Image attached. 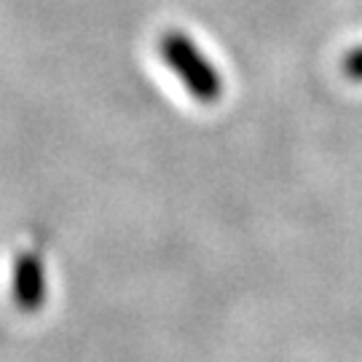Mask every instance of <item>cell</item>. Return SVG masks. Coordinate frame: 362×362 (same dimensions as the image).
<instances>
[{"mask_svg":"<svg viewBox=\"0 0 362 362\" xmlns=\"http://www.w3.org/2000/svg\"><path fill=\"white\" fill-rule=\"evenodd\" d=\"M158 54L169 65V70L177 76V81L191 91V97H194L196 103H218L220 94H223L220 73L185 33H180V30L164 33L161 40H158Z\"/></svg>","mask_w":362,"mask_h":362,"instance_id":"cell-1","label":"cell"},{"mask_svg":"<svg viewBox=\"0 0 362 362\" xmlns=\"http://www.w3.org/2000/svg\"><path fill=\"white\" fill-rule=\"evenodd\" d=\"M11 296L13 303L22 311H38L46 300V272L43 260L35 252H22L13 263V279H11Z\"/></svg>","mask_w":362,"mask_h":362,"instance_id":"cell-2","label":"cell"},{"mask_svg":"<svg viewBox=\"0 0 362 362\" xmlns=\"http://www.w3.org/2000/svg\"><path fill=\"white\" fill-rule=\"evenodd\" d=\"M344 73L351 81H362V49H351L344 57Z\"/></svg>","mask_w":362,"mask_h":362,"instance_id":"cell-3","label":"cell"}]
</instances>
